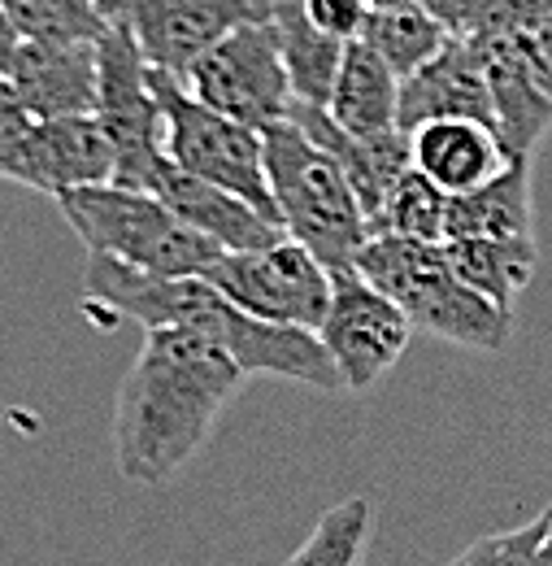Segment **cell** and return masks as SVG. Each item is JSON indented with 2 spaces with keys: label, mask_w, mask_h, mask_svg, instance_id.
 I'll return each mask as SVG.
<instances>
[{
  "label": "cell",
  "mask_w": 552,
  "mask_h": 566,
  "mask_svg": "<svg viewBox=\"0 0 552 566\" xmlns=\"http://www.w3.org/2000/svg\"><path fill=\"white\" fill-rule=\"evenodd\" d=\"M96 123L114 148V184L148 192L166 161V127L152 96V78L123 22H109L96 40Z\"/></svg>",
  "instance_id": "7"
},
{
  "label": "cell",
  "mask_w": 552,
  "mask_h": 566,
  "mask_svg": "<svg viewBox=\"0 0 552 566\" xmlns=\"http://www.w3.org/2000/svg\"><path fill=\"white\" fill-rule=\"evenodd\" d=\"M470 44L479 49L491 92V132L500 136L513 161H531V153L552 132V105L527 74L513 40H470Z\"/></svg>",
  "instance_id": "18"
},
{
  "label": "cell",
  "mask_w": 552,
  "mask_h": 566,
  "mask_svg": "<svg viewBox=\"0 0 552 566\" xmlns=\"http://www.w3.org/2000/svg\"><path fill=\"white\" fill-rule=\"evenodd\" d=\"M370 523H374L370 496H344V501H336L314 523V532L305 536V545L287 558V566H361L365 541H370Z\"/></svg>",
  "instance_id": "25"
},
{
  "label": "cell",
  "mask_w": 552,
  "mask_h": 566,
  "mask_svg": "<svg viewBox=\"0 0 552 566\" xmlns=\"http://www.w3.org/2000/svg\"><path fill=\"white\" fill-rule=\"evenodd\" d=\"M13 44V35H9V27H4V18H0V53Z\"/></svg>",
  "instance_id": "36"
},
{
  "label": "cell",
  "mask_w": 552,
  "mask_h": 566,
  "mask_svg": "<svg viewBox=\"0 0 552 566\" xmlns=\"http://www.w3.org/2000/svg\"><path fill=\"white\" fill-rule=\"evenodd\" d=\"M296 4L309 18V27H318L322 35H331L340 44H352L370 18L365 0H296Z\"/></svg>",
  "instance_id": "29"
},
{
  "label": "cell",
  "mask_w": 552,
  "mask_h": 566,
  "mask_svg": "<svg viewBox=\"0 0 552 566\" xmlns=\"http://www.w3.org/2000/svg\"><path fill=\"white\" fill-rule=\"evenodd\" d=\"M357 40H361L388 71L396 74V78H410V74L422 71L453 35H448L422 4H405V9L370 13Z\"/></svg>",
  "instance_id": "23"
},
{
  "label": "cell",
  "mask_w": 552,
  "mask_h": 566,
  "mask_svg": "<svg viewBox=\"0 0 552 566\" xmlns=\"http://www.w3.org/2000/svg\"><path fill=\"white\" fill-rule=\"evenodd\" d=\"M96 9L105 13V22H114V13H118V0H96Z\"/></svg>",
  "instance_id": "35"
},
{
  "label": "cell",
  "mask_w": 552,
  "mask_h": 566,
  "mask_svg": "<svg viewBox=\"0 0 552 566\" xmlns=\"http://www.w3.org/2000/svg\"><path fill=\"white\" fill-rule=\"evenodd\" d=\"M57 210L87 253L123 262L144 275L188 280V275H205L222 258V249L209 235L192 231L183 218H174L152 192L96 184V188L57 197Z\"/></svg>",
  "instance_id": "5"
},
{
  "label": "cell",
  "mask_w": 552,
  "mask_h": 566,
  "mask_svg": "<svg viewBox=\"0 0 552 566\" xmlns=\"http://www.w3.org/2000/svg\"><path fill=\"white\" fill-rule=\"evenodd\" d=\"M201 280L213 283L235 310L300 332H318L331 301V271L287 235L270 249L222 253Z\"/></svg>",
  "instance_id": "9"
},
{
  "label": "cell",
  "mask_w": 552,
  "mask_h": 566,
  "mask_svg": "<svg viewBox=\"0 0 552 566\" xmlns=\"http://www.w3.org/2000/svg\"><path fill=\"white\" fill-rule=\"evenodd\" d=\"M0 179L22 184L44 197H66L78 188L114 184V148L105 140L96 114L44 118L0 157Z\"/></svg>",
  "instance_id": "12"
},
{
  "label": "cell",
  "mask_w": 552,
  "mask_h": 566,
  "mask_svg": "<svg viewBox=\"0 0 552 566\" xmlns=\"http://www.w3.org/2000/svg\"><path fill=\"white\" fill-rule=\"evenodd\" d=\"M544 532H549V510L531 518L527 527L491 532L484 541H475L448 566H544Z\"/></svg>",
  "instance_id": "27"
},
{
  "label": "cell",
  "mask_w": 552,
  "mask_h": 566,
  "mask_svg": "<svg viewBox=\"0 0 552 566\" xmlns=\"http://www.w3.org/2000/svg\"><path fill=\"white\" fill-rule=\"evenodd\" d=\"M31 123H35V118L26 114V105H22V101L13 96V87L0 78V157L26 136Z\"/></svg>",
  "instance_id": "31"
},
{
  "label": "cell",
  "mask_w": 552,
  "mask_h": 566,
  "mask_svg": "<svg viewBox=\"0 0 552 566\" xmlns=\"http://www.w3.org/2000/svg\"><path fill=\"white\" fill-rule=\"evenodd\" d=\"M327 114L348 136H383L396 132L401 114V78L388 71L361 40L344 44V62L336 74Z\"/></svg>",
  "instance_id": "19"
},
{
  "label": "cell",
  "mask_w": 552,
  "mask_h": 566,
  "mask_svg": "<svg viewBox=\"0 0 552 566\" xmlns=\"http://www.w3.org/2000/svg\"><path fill=\"white\" fill-rule=\"evenodd\" d=\"M444 218H448V197L410 166L401 184L388 192L370 235H405V240L444 244Z\"/></svg>",
  "instance_id": "26"
},
{
  "label": "cell",
  "mask_w": 552,
  "mask_h": 566,
  "mask_svg": "<svg viewBox=\"0 0 552 566\" xmlns=\"http://www.w3.org/2000/svg\"><path fill=\"white\" fill-rule=\"evenodd\" d=\"M270 4L275 0H118L114 22L131 31L148 71L183 83L222 35L270 18Z\"/></svg>",
  "instance_id": "11"
},
{
  "label": "cell",
  "mask_w": 552,
  "mask_h": 566,
  "mask_svg": "<svg viewBox=\"0 0 552 566\" xmlns=\"http://www.w3.org/2000/svg\"><path fill=\"white\" fill-rule=\"evenodd\" d=\"M435 118H475L491 127V92L479 62V49L461 35H453L422 71L401 78V114L396 127L410 136L422 123Z\"/></svg>",
  "instance_id": "14"
},
{
  "label": "cell",
  "mask_w": 552,
  "mask_h": 566,
  "mask_svg": "<svg viewBox=\"0 0 552 566\" xmlns=\"http://www.w3.org/2000/svg\"><path fill=\"white\" fill-rule=\"evenodd\" d=\"M0 18L13 40L92 44L109 27L96 0H0Z\"/></svg>",
  "instance_id": "24"
},
{
  "label": "cell",
  "mask_w": 552,
  "mask_h": 566,
  "mask_svg": "<svg viewBox=\"0 0 552 566\" xmlns=\"http://www.w3.org/2000/svg\"><path fill=\"white\" fill-rule=\"evenodd\" d=\"M270 22L278 35V53H283V71L291 83L296 105H318L327 109L336 74L344 62V44L322 35L318 27H309V18L300 13L296 0H275L270 4Z\"/></svg>",
  "instance_id": "22"
},
{
  "label": "cell",
  "mask_w": 552,
  "mask_h": 566,
  "mask_svg": "<svg viewBox=\"0 0 552 566\" xmlns=\"http://www.w3.org/2000/svg\"><path fill=\"white\" fill-rule=\"evenodd\" d=\"M448 35H466V27H470V18H475V9H479V0H417Z\"/></svg>",
  "instance_id": "32"
},
{
  "label": "cell",
  "mask_w": 552,
  "mask_h": 566,
  "mask_svg": "<svg viewBox=\"0 0 552 566\" xmlns=\"http://www.w3.org/2000/svg\"><path fill=\"white\" fill-rule=\"evenodd\" d=\"M83 305H87V314L105 318L109 327L139 323L144 332H152V327L197 332L231 357L244 370V379L248 375H278V379L305 384L314 392H344L336 361L327 357L322 340L314 332L262 323V318L235 310L201 275L161 280V275H144V271L123 266V262L87 253Z\"/></svg>",
  "instance_id": "2"
},
{
  "label": "cell",
  "mask_w": 552,
  "mask_h": 566,
  "mask_svg": "<svg viewBox=\"0 0 552 566\" xmlns=\"http://www.w3.org/2000/svg\"><path fill=\"white\" fill-rule=\"evenodd\" d=\"M405 4H417V0H365L370 13H383V9H405Z\"/></svg>",
  "instance_id": "33"
},
{
  "label": "cell",
  "mask_w": 552,
  "mask_h": 566,
  "mask_svg": "<svg viewBox=\"0 0 552 566\" xmlns=\"http://www.w3.org/2000/svg\"><path fill=\"white\" fill-rule=\"evenodd\" d=\"M0 78L26 105L35 123L74 118L96 109V40L92 44H40L13 40L0 53Z\"/></svg>",
  "instance_id": "13"
},
{
  "label": "cell",
  "mask_w": 552,
  "mask_h": 566,
  "mask_svg": "<svg viewBox=\"0 0 552 566\" xmlns=\"http://www.w3.org/2000/svg\"><path fill=\"white\" fill-rule=\"evenodd\" d=\"M513 157L500 136L475 118H435L410 132V166L444 197H466L491 184Z\"/></svg>",
  "instance_id": "16"
},
{
  "label": "cell",
  "mask_w": 552,
  "mask_h": 566,
  "mask_svg": "<svg viewBox=\"0 0 552 566\" xmlns=\"http://www.w3.org/2000/svg\"><path fill=\"white\" fill-rule=\"evenodd\" d=\"M183 87L209 105L213 114H226L253 132H266L275 123H287L296 96L283 71L275 22H244L231 35H222L205 57L192 66Z\"/></svg>",
  "instance_id": "8"
},
{
  "label": "cell",
  "mask_w": 552,
  "mask_h": 566,
  "mask_svg": "<svg viewBox=\"0 0 552 566\" xmlns=\"http://www.w3.org/2000/svg\"><path fill=\"white\" fill-rule=\"evenodd\" d=\"M500 40H513V49H518V57H522L527 74L535 78V87L544 92V101L552 105V18H544V22L531 27V31L500 35Z\"/></svg>",
  "instance_id": "30"
},
{
  "label": "cell",
  "mask_w": 552,
  "mask_h": 566,
  "mask_svg": "<svg viewBox=\"0 0 552 566\" xmlns=\"http://www.w3.org/2000/svg\"><path fill=\"white\" fill-rule=\"evenodd\" d=\"M340 370L344 392H370L414 340L410 314L357 271H331V301L314 332Z\"/></svg>",
  "instance_id": "10"
},
{
  "label": "cell",
  "mask_w": 552,
  "mask_h": 566,
  "mask_svg": "<svg viewBox=\"0 0 552 566\" xmlns=\"http://www.w3.org/2000/svg\"><path fill=\"white\" fill-rule=\"evenodd\" d=\"M444 262L466 287H475L491 305L513 314V301L535 280L540 244L535 235H509V240L461 235V240H444Z\"/></svg>",
  "instance_id": "20"
},
{
  "label": "cell",
  "mask_w": 552,
  "mask_h": 566,
  "mask_svg": "<svg viewBox=\"0 0 552 566\" xmlns=\"http://www.w3.org/2000/svg\"><path fill=\"white\" fill-rule=\"evenodd\" d=\"M352 271L365 283H374L383 296H392L410 314L414 332H426L435 340L479 349V354H500L513 336V314L457 280L444 262V244L405 240V235H370L352 258Z\"/></svg>",
  "instance_id": "3"
},
{
  "label": "cell",
  "mask_w": 552,
  "mask_h": 566,
  "mask_svg": "<svg viewBox=\"0 0 552 566\" xmlns=\"http://www.w3.org/2000/svg\"><path fill=\"white\" fill-rule=\"evenodd\" d=\"M244 370L213 340L183 327L144 332L131 370L114 397V462L123 480L144 489H166L201 449Z\"/></svg>",
  "instance_id": "1"
},
{
  "label": "cell",
  "mask_w": 552,
  "mask_h": 566,
  "mask_svg": "<svg viewBox=\"0 0 552 566\" xmlns=\"http://www.w3.org/2000/svg\"><path fill=\"white\" fill-rule=\"evenodd\" d=\"M287 123H296L309 140L318 148H327L340 161V170L348 175V184H352V192L361 201V213H365V222L374 231V218L383 210L388 192L410 170V136L401 127L383 132V136H348L344 127H336L331 114L318 109V105H291Z\"/></svg>",
  "instance_id": "15"
},
{
  "label": "cell",
  "mask_w": 552,
  "mask_h": 566,
  "mask_svg": "<svg viewBox=\"0 0 552 566\" xmlns=\"http://www.w3.org/2000/svg\"><path fill=\"white\" fill-rule=\"evenodd\" d=\"M174 218H183L192 231L209 235L222 253H253V249H270L275 240H283L275 222H266L253 206H244L240 197L213 188L205 179L179 170L170 157L161 161L152 188H148Z\"/></svg>",
  "instance_id": "17"
},
{
  "label": "cell",
  "mask_w": 552,
  "mask_h": 566,
  "mask_svg": "<svg viewBox=\"0 0 552 566\" xmlns=\"http://www.w3.org/2000/svg\"><path fill=\"white\" fill-rule=\"evenodd\" d=\"M552 18V0H479L470 27L461 40H500V35H518L540 27Z\"/></svg>",
  "instance_id": "28"
},
{
  "label": "cell",
  "mask_w": 552,
  "mask_h": 566,
  "mask_svg": "<svg viewBox=\"0 0 552 566\" xmlns=\"http://www.w3.org/2000/svg\"><path fill=\"white\" fill-rule=\"evenodd\" d=\"M461 235H535V210H531V161H509L491 184L448 197V218H444V240Z\"/></svg>",
  "instance_id": "21"
},
{
  "label": "cell",
  "mask_w": 552,
  "mask_h": 566,
  "mask_svg": "<svg viewBox=\"0 0 552 566\" xmlns=\"http://www.w3.org/2000/svg\"><path fill=\"white\" fill-rule=\"evenodd\" d=\"M262 148L278 231L305 253H314L327 271H352V258L370 240V222L340 161L318 148L296 123L266 127Z\"/></svg>",
  "instance_id": "4"
},
{
  "label": "cell",
  "mask_w": 552,
  "mask_h": 566,
  "mask_svg": "<svg viewBox=\"0 0 552 566\" xmlns=\"http://www.w3.org/2000/svg\"><path fill=\"white\" fill-rule=\"evenodd\" d=\"M544 566H552V505H549V532H544Z\"/></svg>",
  "instance_id": "34"
},
{
  "label": "cell",
  "mask_w": 552,
  "mask_h": 566,
  "mask_svg": "<svg viewBox=\"0 0 552 566\" xmlns=\"http://www.w3.org/2000/svg\"><path fill=\"white\" fill-rule=\"evenodd\" d=\"M152 78V96L161 109V127H166V157L205 179L213 188L240 197L244 206L262 213L266 222H275V201H270V184H266V148H262V132L213 114L201 105L179 78L148 71ZM278 227V222H275Z\"/></svg>",
  "instance_id": "6"
}]
</instances>
